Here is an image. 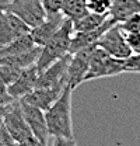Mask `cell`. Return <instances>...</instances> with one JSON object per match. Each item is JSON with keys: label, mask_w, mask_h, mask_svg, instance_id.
Here are the masks:
<instances>
[{"label": "cell", "mask_w": 140, "mask_h": 146, "mask_svg": "<svg viewBox=\"0 0 140 146\" xmlns=\"http://www.w3.org/2000/svg\"><path fill=\"white\" fill-rule=\"evenodd\" d=\"M73 89L69 84L63 89L62 94L52 103V106L45 110V119L49 138L62 136L71 141H76L73 132V119H71V96Z\"/></svg>", "instance_id": "1"}, {"label": "cell", "mask_w": 140, "mask_h": 146, "mask_svg": "<svg viewBox=\"0 0 140 146\" xmlns=\"http://www.w3.org/2000/svg\"><path fill=\"white\" fill-rule=\"evenodd\" d=\"M73 34H74L73 21L70 18H66L63 24L57 28V31L41 46V54L35 63L38 72H42L49 65L70 54V44H71Z\"/></svg>", "instance_id": "2"}, {"label": "cell", "mask_w": 140, "mask_h": 146, "mask_svg": "<svg viewBox=\"0 0 140 146\" xmlns=\"http://www.w3.org/2000/svg\"><path fill=\"white\" fill-rule=\"evenodd\" d=\"M3 124L6 125L7 131L10 132L11 138L14 139L16 145H27V146H36L39 145L38 139L35 138L32 133L31 128L28 127L22 111L20 101L14 100L13 103H10L7 106L6 114H4V119Z\"/></svg>", "instance_id": "3"}, {"label": "cell", "mask_w": 140, "mask_h": 146, "mask_svg": "<svg viewBox=\"0 0 140 146\" xmlns=\"http://www.w3.org/2000/svg\"><path fill=\"white\" fill-rule=\"evenodd\" d=\"M123 60L125 59L115 58L101 49L100 46H95L90 58V65L84 76V82L121 74L123 73Z\"/></svg>", "instance_id": "4"}, {"label": "cell", "mask_w": 140, "mask_h": 146, "mask_svg": "<svg viewBox=\"0 0 140 146\" xmlns=\"http://www.w3.org/2000/svg\"><path fill=\"white\" fill-rule=\"evenodd\" d=\"M97 46H100L101 49H104L105 52L109 55L119 58V59H126L132 55V49L129 48L127 42H126V36L122 27L118 24L111 25L102 35L98 38Z\"/></svg>", "instance_id": "5"}, {"label": "cell", "mask_w": 140, "mask_h": 146, "mask_svg": "<svg viewBox=\"0 0 140 146\" xmlns=\"http://www.w3.org/2000/svg\"><path fill=\"white\" fill-rule=\"evenodd\" d=\"M4 10L16 14L30 28H34L46 18V11L42 6V0H13Z\"/></svg>", "instance_id": "6"}, {"label": "cell", "mask_w": 140, "mask_h": 146, "mask_svg": "<svg viewBox=\"0 0 140 146\" xmlns=\"http://www.w3.org/2000/svg\"><path fill=\"white\" fill-rule=\"evenodd\" d=\"M95 46L97 45H90L70 54L69 65H67V84L73 90H76L80 84L84 83V76L88 70L90 58Z\"/></svg>", "instance_id": "7"}, {"label": "cell", "mask_w": 140, "mask_h": 146, "mask_svg": "<svg viewBox=\"0 0 140 146\" xmlns=\"http://www.w3.org/2000/svg\"><path fill=\"white\" fill-rule=\"evenodd\" d=\"M22 115L28 124V127L31 128L32 133L35 138L38 139L39 145H48V139H49V133H48V127H46V119H45V112L38 107H34L22 100H18Z\"/></svg>", "instance_id": "8"}, {"label": "cell", "mask_w": 140, "mask_h": 146, "mask_svg": "<svg viewBox=\"0 0 140 146\" xmlns=\"http://www.w3.org/2000/svg\"><path fill=\"white\" fill-rule=\"evenodd\" d=\"M30 27L16 14L4 10L0 16V48L22 34L30 33Z\"/></svg>", "instance_id": "9"}, {"label": "cell", "mask_w": 140, "mask_h": 146, "mask_svg": "<svg viewBox=\"0 0 140 146\" xmlns=\"http://www.w3.org/2000/svg\"><path fill=\"white\" fill-rule=\"evenodd\" d=\"M38 74H39V72H38L36 65H31V66L21 69L17 79L11 84L7 86V90L10 93V96L14 100H18V98L24 97L25 94H28L30 91H32L36 86Z\"/></svg>", "instance_id": "10"}, {"label": "cell", "mask_w": 140, "mask_h": 146, "mask_svg": "<svg viewBox=\"0 0 140 146\" xmlns=\"http://www.w3.org/2000/svg\"><path fill=\"white\" fill-rule=\"evenodd\" d=\"M66 17L62 13H55V14H48L46 18L38 24L36 27L30 30V34L32 36L34 42L38 46H42L51 36L57 31V28L63 24Z\"/></svg>", "instance_id": "11"}, {"label": "cell", "mask_w": 140, "mask_h": 146, "mask_svg": "<svg viewBox=\"0 0 140 146\" xmlns=\"http://www.w3.org/2000/svg\"><path fill=\"white\" fill-rule=\"evenodd\" d=\"M62 94V91L57 90H48V89H36L35 87L32 91H30L28 94H25L24 97L18 98V100H22L34 107H38L41 108L42 111L48 110L52 103Z\"/></svg>", "instance_id": "12"}, {"label": "cell", "mask_w": 140, "mask_h": 146, "mask_svg": "<svg viewBox=\"0 0 140 146\" xmlns=\"http://www.w3.org/2000/svg\"><path fill=\"white\" fill-rule=\"evenodd\" d=\"M136 13H140V0H111L109 17L115 23H122Z\"/></svg>", "instance_id": "13"}, {"label": "cell", "mask_w": 140, "mask_h": 146, "mask_svg": "<svg viewBox=\"0 0 140 146\" xmlns=\"http://www.w3.org/2000/svg\"><path fill=\"white\" fill-rule=\"evenodd\" d=\"M41 54V46H34L32 49L27 51V52H22V54H17V55H9V56H3L0 58V63H4V65H10V66H16L20 69H24L27 66H31L35 65L36 60H38V56Z\"/></svg>", "instance_id": "14"}, {"label": "cell", "mask_w": 140, "mask_h": 146, "mask_svg": "<svg viewBox=\"0 0 140 146\" xmlns=\"http://www.w3.org/2000/svg\"><path fill=\"white\" fill-rule=\"evenodd\" d=\"M34 46H36V44L34 42L31 34L27 33V34H22L21 36L13 39V41L9 42L7 45L1 46V48H0V58L9 56V55L22 54V52H27V51L32 49Z\"/></svg>", "instance_id": "15"}, {"label": "cell", "mask_w": 140, "mask_h": 146, "mask_svg": "<svg viewBox=\"0 0 140 146\" xmlns=\"http://www.w3.org/2000/svg\"><path fill=\"white\" fill-rule=\"evenodd\" d=\"M108 17H109V14H97V13L88 11L83 17L73 21V30H74V33H84V31L95 30V28L101 27Z\"/></svg>", "instance_id": "16"}, {"label": "cell", "mask_w": 140, "mask_h": 146, "mask_svg": "<svg viewBox=\"0 0 140 146\" xmlns=\"http://www.w3.org/2000/svg\"><path fill=\"white\" fill-rule=\"evenodd\" d=\"M87 13V0H63L62 14L66 18H70L71 21H74Z\"/></svg>", "instance_id": "17"}, {"label": "cell", "mask_w": 140, "mask_h": 146, "mask_svg": "<svg viewBox=\"0 0 140 146\" xmlns=\"http://www.w3.org/2000/svg\"><path fill=\"white\" fill-rule=\"evenodd\" d=\"M21 72L20 68L16 66H10V65H4V63H0V80L4 82L7 86L11 84L18 77V74Z\"/></svg>", "instance_id": "18"}, {"label": "cell", "mask_w": 140, "mask_h": 146, "mask_svg": "<svg viewBox=\"0 0 140 146\" xmlns=\"http://www.w3.org/2000/svg\"><path fill=\"white\" fill-rule=\"evenodd\" d=\"M87 9L91 13L109 14L111 0H87Z\"/></svg>", "instance_id": "19"}, {"label": "cell", "mask_w": 140, "mask_h": 146, "mask_svg": "<svg viewBox=\"0 0 140 146\" xmlns=\"http://www.w3.org/2000/svg\"><path fill=\"white\" fill-rule=\"evenodd\" d=\"M123 73H140V52L132 54L123 60Z\"/></svg>", "instance_id": "20"}, {"label": "cell", "mask_w": 140, "mask_h": 146, "mask_svg": "<svg viewBox=\"0 0 140 146\" xmlns=\"http://www.w3.org/2000/svg\"><path fill=\"white\" fill-rule=\"evenodd\" d=\"M125 33H140V13H136L125 21L119 23Z\"/></svg>", "instance_id": "21"}, {"label": "cell", "mask_w": 140, "mask_h": 146, "mask_svg": "<svg viewBox=\"0 0 140 146\" xmlns=\"http://www.w3.org/2000/svg\"><path fill=\"white\" fill-rule=\"evenodd\" d=\"M126 42L129 48L132 49V54H139L140 52V33H125Z\"/></svg>", "instance_id": "22"}, {"label": "cell", "mask_w": 140, "mask_h": 146, "mask_svg": "<svg viewBox=\"0 0 140 146\" xmlns=\"http://www.w3.org/2000/svg\"><path fill=\"white\" fill-rule=\"evenodd\" d=\"M42 6L46 11V14H55L62 13L63 0H42Z\"/></svg>", "instance_id": "23"}, {"label": "cell", "mask_w": 140, "mask_h": 146, "mask_svg": "<svg viewBox=\"0 0 140 146\" xmlns=\"http://www.w3.org/2000/svg\"><path fill=\"white\" fill-rule=\"evenodd\" d=\"M13 145H16V142L11 138L10 132L7 131L4 124H0V146H13Z\"/></svg>", "instance_id": "24"}, {"label": "cell", "mask_w": 140, "mask_h": 146, "mask_svg": "<svg viewBox=\"0 0 140 146\" xmlns=\"http://www.w3.org/2000/svg\"><path fill=\"white\" fill-rule=\"evenodd\" d=\"M13 101L14 98L10 96V93L7 90V84L0 80V106H9Z\"/></svg>", "instance_id": "25"}, {"label": "cell", "mask_w": 140, "mask_h": 146, "mask_svg": "<svg viewBox=\"0 0 140 146\" xmlns=\"http://www.w3.org/2000/svg\"><path fill=\"white\" fill-rule=\"evenodd\" d=\"M77 142L76 141H71L67 138H62V136H52L48 139V145H53V146H59V145H76Z\"/></svg>", "instance_id": "26"}, {"label": "cell", "mask_w": 140, "mask_h": 146, "mask_svg": "<svg viewBox=\"0 0 140 146\" xmlns=\"http://www.w3.org/2000/svg\"><path fill=\"white\" fill-rule=\"evenodd\" d=\"M6 110H7V106H0V124H3V119H4Z\"/></svg>", "instance_id": "27"}, {"label": "cell", "mask_w": 140, "mask_h": 146, "mask_svg": "<svg viewBox=\"0 0 140 146\" xmlns=\"http://www.w3.org/2000/svg\"><path fill=\"white\" fill-rule=\"evenodd\" d=\"M10 1H13V0H0V4H1V6H4V7H6V6H7V4H9V3H10Z\"/></svg>", "instance_id": "28"}, {"label": "cell", "mask_w": 140, "mask_h": 146, "mask_svg": "<svg viewBox=\"0 0 140 146\" xmlns=\"http://www.w3.org/2000/svg\"><path fill=\"white\" fill-rule=\"evenodd\" d=\"M3 11H4V6H1V4H0V16H1V13H3Z\"/></svg>", "instance_id": "29"}]
</instances>
